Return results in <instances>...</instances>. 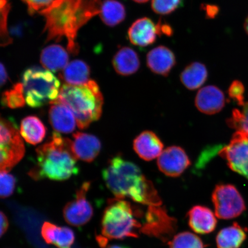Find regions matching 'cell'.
<instances>
[{"instance_id": "obj_37", "label": "cell", "mask_w": 248, "mask_h": 248, "mask_svg": "<svg viewBox=\"0 0 248 248\" xmlns=\"http://www.w3.org/2000/svg\"><path fill=\"white\" fill-rule=\"evenodd\" d=\"M0 216H0L1 217V237H2L8 230L9 222L7 217L4 213L1 212Z\"/></svg>"}, {"instance_id": "obj_5", "label": "cell", "mask_w": 248, "mask_h": 248, "mask_svg": "<svg viewBox=\"0 0 248 248\" xmlns=\"http://www.w3.org/2000/svg\"><path fill=\"white\" fill-rule=\"evenodd\" d=\"M53 102L69 108L76 117L78 126L83 129L100 119L104 98L97 83L91 80L83 85L62 86L58 97Z\"/></svg>"}, {"instance_id": "obj_9", "label": "cell", "mask_w": 248, "mask_h": 248, "mask_svg": "<svg viewBox=\"0 0 248 248\" xmlns=\"http://www.w3.org/2000/svg\"><path fill=\"white\" fill-rule=\"evenodd\" d=\"M212 201L215 215L219 219L236 218L246 210L243 197L232 185H217L212 193Z\"/></svg>"}, {"instance_id": "obj_6", "label": "cell", "mask_w": 248, "mask_h": 248, "mask_svg": "<svg viewBox=\"0 0 248 248\" xmlns=\"http://www.w3.org/2000/svg\"><path fill=\"white\" fill-rule=\"evenodd\" d=\"M26 103L32 108H40L57 100L61 83L47 69L33 67L24 71L22 77Z\"/></svg>"}, {"instance_id": "obj_29", "label": "cell", "mask_w": 248, "mask_h": 248, "mask_svg": "<svg viewBox=\"0 0 248 248\" xmlns=\"http://www.w3.org/2000/svg\"><path fill=\"white\" fill-rule=\"evenodd\" d=\"M1 101L3 106L12 108L23 107L26 101L22 83H17L13 88L3 93Z\"/></svg>"}, {"instance_id": "obj_21", "label": "cell", "mask_w": 248, "mask_h": 248, "mask_svg": "<svg viewBox=\"0 0 248 248\" xmlns=\"http://www.w3.org/2000/svg\"><path fill=\"white\" fill-rule=\"evenodd\" d=\"M112 63L116 73L123 76L132 75L140 66L138 54L128 46H124L116 52Z\"/></svg>"}, {"instance_id": "obj_19", "label": "cell", "mask_w": 248, "mask_h": 248, "mask_svg": "<svg viewBox=\"0 0 248 248\" xmlns=\"http://www.w3.org/2000/svg\"><path fill=\"white\" fill-rule=\"evenodd\" d=\"M49 109V120L56 131L69 133L76 129L77 121L72 111L65 105L51 102Z\"/></svg>"}, {"instance_id": "obj_13", "label": "cell", "mask_w": 248, "mask_h": 248, "mask_svg": "<svg viewBox=\"0 0 248 248\" xmlns=\"http://www.w3.org/2000/svg\"><path fill=\"white\" fill-rule=\"evenodd\" d=\"M195 104L201 112L213 115L219 113L224 108L225 95L218 87L205 86L198 91L195 99Z\"/></svg>"}, {"instance_id": "obj_34", "label": "cell", "mask_w": 248, "mask_h": 248, "mask_svg": "<svg viewBox=\"0 0 248 248\" xmlns=\"http://www.w3.org/2000/svg\"><path fill=\"white\" fill-rule=\"evenodd\" d=\"M244 86L239 80H234L229 87L228 93L229 97L236 102L240 106H243L244 102Z\"/></svg>"}, {"instance_id": "obj_14", "label": "cell", "mask_w": 248, "mask_h": 248, "mask_svg": "<svg viewBox=\"0 0 248 248\" xmlns=\"http://www.w3.org/2000/svg\"><path fill=\"white\" fill-rule=\"evenodd\" d=\"M159 35L157 25L148 17L139 18L132 24L128 30L130 42L133 45L147 46L156 41Z\"/></svg>"}, {"instance_id": "obj_25", "label": "cell", "mask_w": 248, "mask_h": 248, "mask_svg": "<svg viewBox=\"0 0 248 248\" xmlns=\"http://www.w3.org/2000/svg\"><path fill=\"white\" fill-rule=\"evenodd\" d=\"M208 71L205 65L200 62H193L182 71L180 78L182 84L190 91L201 88L206 81Z\"/></svg>"}, {"instance_id": "obj_24", "label": "cell", "mask_w": 248, "mask_h": 248, "mask_svg": "<svg viewBox=\"0 0 248 248\" xmlns=\"http://www.w3.org/2000/svg\"><path fill=\"white\" fill-rule=\"evenodd\" d=\"M247 238L246 230L237 222L222 229L216 237L218 248H240Z\"/></svg>"}, {"instance_id": "obj_2", "label": "cell", "mask_w": 248, "mask_h": 248, "mask_svg": "<svg viewBox=\"0 0 248 248\" xmlns=\"http://www.w3.org/2000/svg\"><path fill=\"white\" fill-rule=\"evenodd\" d=\"M102 178L114 197L131 198L144 205L161 206L162 201L153 183L145 178L139 167L118 155L108 160Z\"/></svg>"}, {"instance_id": "obj_20", "label": "cell", "mask_w": 248, "mask_h": 248, "mask_svg": "<svg viewBox=\"0 0 248 248\" xmlns=\"http://www.w3.org/2000/svg\"><path fill=\"white\" fill-rule=\"evenodd\" d=\"M42 236L48 244L58 248H70L75 240V234L71 229L45 222L42 227Z\"/></svg>"}, {"instance_id": "obj_30", "label": "cell", "mask_w": 248, "mask_h": 248, "mask_svg": "<svg viewBox=\"0 0 248 248\" xmlns=\"http://www.w3.org/2000/svg\"><path fill=\"white\" fill-rule=\"evenodd\" d=\"M241 110H233L232 116L227 120L228 125L232 128L244 133L248 137V102L243 105Z\"/></svg>"}, {"instance_id": "obj_31", "label": "cell", "mask_w": 248, "mask_h": 248, "mask_svg": "<svg viewBox=\"0 0 248 248\" xmlns=\"http://www.w3.org/2000/svg\"><path fill=\"white\" fill-rule=\"evenodd\" d=\"M183 0H152V9L155 13L166 15L172 13L182 4Z\"/></svg>"}, {"instance_id": "obj_35", "label": "cell", "mask_w": 248, "mask_h": 248, "mask_svg": "<svg viewBox=\"0 0 248 248\" xmlns=\"http://www.w3.org/2000/svg\"><path fill=\"white\" fill-rule=\"evenodd\" d=\"M27 6L30 14L41 12L47 8L55 0H21Z\"/></svg>"}, {"instance_id": "obj_32", "label": "cell", "mask_w": 248, "mask_h": 248, "mask_svg": "<svg viewBox=\"0 0 248 248\" xmlns=\"http://www.w3.org/2000/svg\"><path fill=\"white\" fill-rule=\"evenodd\" d=\"M10 4L8 0H1V46L11 44L12 39L9 37L7 27V18Z\"/></svg>"}, {"instance_id": "obj_28", "label": "cell", "mask_w": 248, "mask_h": 248, "mask_svg": "<svg viewBox=\"0 0 248 248\" xmlns=\"http://www.w3.org/2000/svg\"><path fill=\"white\" fill-rule=\"evenodd\" d=\"M169 248H204L201 238L192 232H180L168 242Z\"/></svg>"}, {"instance_id": "obj_18", "label": "cell", "mask_w": 248, "mask_h": 248, "mask_svg": "<svg viewBox=\"0 0 248 248\" xmlns=\"http://www.w3.org/2000/svg\"><path fill=\"white\" fill-rule=\"evenodd\" d=\"M187 216L188 225L196 233L209 234L215 230L217 220L215 214L208 207L195 206L189 210Z\"/></svg>"}, {"instance_id": "obj_8", "label": "cell", "mask_w": 248, "mask_h": 248, "mask_svg": "<svg viewBox=\"0 0 248 248\" xmlns=\"http://www.w3.org/2000/svg\"><path fill=\"white\" fill-rule=\"evenodd\" d=\"M144 218L140 232L163 242L169 241L177 229V220L169 216L162 205L148 206Z\"/></svg>"}, {"instance_id": "obj_4", "label": "cell", "mask_w": 248, "mask_h": 248, "mask_svg": "<svg viewBox=\"0 0 248 248\" xmlns=\"http://www.w3.org/2000/svg\"><path fill=\"white\" fill-rule=\"evenodd\" d=\"M142 212L124 199L114 198L108 201L102 216V234L97 237L98 244L104 248L109 240L138 238L142 224L138 218L144 215Z\"/></svg>"}, {"instance_id": "obj_1", "label": "cell", "mask_w": 248, "mask_h": 248, "mask_svg": "<svg viewBox=\"0 0 248 248\" xmlns=\"http://www.w3.org/2000/svg\"><path fill=\"white\" fill-rule=\"evenodd\" d=\"M101 5V0H55L39 12L45 20L43 32L46 33V41L58 42L65 38L68 51L77 54L78 32L93 17L100 15Z\"/></svg>"}, {"instance_id": "obj_22", "label": "cell", "mask_w": 248, "mask_h": 248, "mask_svg": "<svg viewBox=\"0 0 248 248\" xmlns=\"http://www.w3.org/2000/svg\"><path fill=\"white\" fill-rule=\"evenodd\" d=\"M69 61V54L63 46L52 45L43 49L40 63L45 69L52 72L64 69Z\"/></svg>"}, {"instance_id": "obj_42", "label": "cell", "mask_w": 248, "mask_h": 248, "mask_svg": "<svg viewBox=\"0 0 248 248\" xmlns=\"http://www.w3.org/2000/svg\"><path fill=\"white\" fill-rule=\"evenodd\" d=\"M136 2L138 3H145L149 1V0H133Z\"/></svg>"}, {"instance_id": "obj_12", "label": "cell", "mask_w": 248, "mask_h": 248, "mask_svg": "<svg viewBox=\"0 0 248 248\" xmlns=\"http://www.w3.org/2000/svg\"><path fill=\"white\" fill-rule=\"evenodd\" d=\"M157 166L161 172L169 177L181 176L191 166V160L181 147L170 146L164 150L157 159Z\"/></svg>"}, {"instance_id": "obj_27", "label": "cell", "mask_w": 248, "mask_h": 248, "mask_svg": "<svg viewBox=\"0 0 248 248\" xmlns=\"http://www.w3.org/2000/svg\"><path fill=\"white\" fill-rule=\"evenodd\" d=\"M100 17L109 27H114L125 19L126 11L122 2L117 0H105L102 3Z\"/></svg>"}, {"instance_id": "obj_40", "label": "cell", "mask_w": 248, "mask_h": 248, "mask_svg": "<svg viewBox=\"0 0 248 248\" xmlns=\"http://www.w3.org/2000/svg\"><path fill=\"white\" fill-rule=\"evenodd\" d=\"M244 29H245V31H246V32L248 34V16L246 18V21H245Z\"/></svg>"}, {"instance_id": "obj_16", "label": "cell", "mask_w": 248, "mask_h": 248, "mask_svg": "<svg viewBox=\"0 0 248 248\" xmlns=\"http://www.w3.org/2000/svg\"><path fill=\"white\" fill-rule=\"evenodd\" d=\"M72 148L77 159L91 163L100 153L101 144L95 136L77 132L73 135Z\"/></svg>"}, {"instance_id": "obj_26", "label": "cell", "mask_w": 248, "mask_h": 248, "mask_svg": "<svg viewBox=\"0 0 248 248\" xmlns=\"http://www.w3.org/2000/svg\"><path fill=\"white\" fill-rule=\"evenodd\" d=\"M20 134L29 143L36 145L45 139L46 128L38 117L28 116L21 123Z\"/></svg>"}, {"instance_id": "obj_38", "label": "cell", "mask_w": 248, "mask_h": 248, "mask_svg": "<svg viewBox=\"0 0 248 248\" xmlns=\"http://www.w3.org/2000/svg\"><path fill=\"white\" fill-rule=\"evenodd\" d=\"M8 79V73L4 64L1 63V85L2 86L7 82Z\"/></svg>"}, {"instance_id": "obj_11", "label": "cell", "mask_w": 248, "mask_h": 248, "mask_svg": "<svg viewBox=\"0 0 248 248\" xmlns=\"http://www.w3.org/2000/svg\"><path fill=\"white\" fill-rule=\"evenodd\" d=\"M90 186V182L83 183L77 190L75 199L69 202L64 206L63 216L68 224L78 227L87 224L92 218L93 207L86 199Z\"/></svg>"}, {"instance_id": "obj_23", "label": "cell", "mask_w": 248, "mask_h": 248, "mask_svg": "<svg viewBox=\"0 0 248 248\" xmlns=\"http://www.w3.org/2000/svg\"><path fill=\"white\" fill-rule=\"evenodd\" d=\"M91 70L85 62L76 60L67 65L60 74L61 78L67 85L80 86L86 84L90 80Z\"/></svg>"}, {"instance_id": "obj_33", "label": "cell", "mask_w": 248, "mask_h": 248, "mask_svg": "<svg viewBox=\"0 0 248 248\" xmlns=\"http://www.w3.org/2000/svg\"><path fill=\"white\" fill-rule=\"evenodd\" d=\"M0 195L2 198L10 197L13 194L16 186V179L8 172H1Z\"/></svg>"}, {"instance_id": "obj_17", "label": "cell", "mask_w": 248, "mask_h": 248, "mask_svg": "<svg viewBox=\"0 0 248 248\" xmlns=\"http://www.w3.org/2000/svg\"><path fill=\"white\" fill-rule=\"evenodd\" d=\"M147 64L152 72L167 77L175 66V56L169 48L160 46L148 52Z\"/></svg>"}, {"instance_id": "obj_39", "label": "cell", "mask_w": 248, "mask_h": 248, "mask_svg": "<svg viewBox=\"0 0 248 248\" xmlns=\"http://www.w3.org/2000/svg\"><path fill=\"white\" fill-rule=\"evenodd\" d=\"M206 14L210 17L215 16L218 11V9L216 6H206Z\"/></svg>"}, {"instance_id": "obj_36", "label": "cell", "mask_w": 248, "mask_h": 248, "mask_svg": "<svg viewBox=\"0 0 248 248\" xmlns=\"http://www.w3.org/2000/svg\"><path fill=\"white\" fill-rule=\"evenodd\" d=\"M157 25L158 30H159V35L164 34V35L167 36H170L172 35L173 31L170 25L163 24L161 20L159 21V22Z\"/></svg>"}, {"instance_id": "obj_10", "label": "cell", "mask_w": 248, "mask_h": 248, "mask_svg": "<svg viewBox=\"0 0 248 248\" xmlns=\"http://www.w3.org/2000/svg\"><path fill=\"white\" fill-rule=\"evenodd\" d=\"M219 155L227 161L232 170L248 179V137L237 131L230 143L219 151Z\"/></svg>"}, {"instance_id": "obj_41", "label": "cell", "mask_w": 248, "mask_h": 248, "mask_svg": "<svg viewBox=\"0 0 248 248\" xmlns=\"http://www.w3.org/2000/svg\"><path fill=\"white\" fill-rule=\"evenodd\" d=\"M105 248H129L127 247L126 246H117V245H113V246H108Z\"/></svg>"}, {"instance_id": "obj_3", "label": "cell", "mask_w": 248, "mask_h": 248, "mask_svg": "<svg viewBox=\"0 0 248 248\" xmlns=\"http://www.w3.org/2000/svg\"><path fill=\"white\" fill-rule=\"evenodd\" d=\"M73 141L57 132L45 144L37 148V165L29 175L35 180L64 181L78 173V159L72 148Z\"/></svg>"}, {"instance_id": "obj_7", "label": "cell", "mask_w": 248, "mask_h": 248, "mask_svg": "<svg viewBox=\"0 0 248 248\" xmlns=\"http://www.w3.org/2000/svg\"><path fill=\"white\" fill-rule=\"evenodd\" d=\"M17 126L14 121L1 120V142H0V170L9 172L23 159L25 147Z\"/></svg>"}, {"instance_id": "obj_15", "label": "cell", "mask_w": 248, "mask_h": 248, "mask_svg": "<svg viewBox=\"0 0 248 248\" xmlns=\"http://www.w3.org/2000/svg\"><path fill=\"white\" fill-rule=\"evenodd\" d=\"M164 145L161 140L153 131L142 132L133 141V149L141 159L151 161L160 156Z\"/></svg>"}]
</instances>
